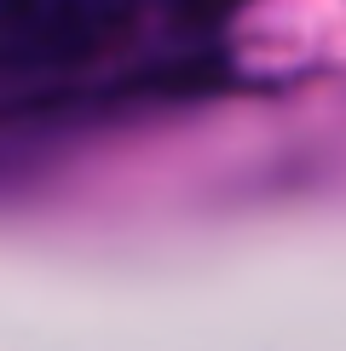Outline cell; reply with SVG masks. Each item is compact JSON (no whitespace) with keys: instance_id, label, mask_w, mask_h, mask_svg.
Masks as SVG:
<instances>
[{"instance_id":"obj_1","label":"cell","mask_w":346,"mask_h":351,"mask_svg":"<svg viewBox=\"0 0 346 351\" xmlns=\"http://www.w3.org/2000/svg\"><path fill=\"white\" fill-rule=\"evenodd\" d=\"M144 0H0V69H52L104 52Z\"/></svg>"},{"instance_id":"obj_2","label":"cell","mask_w":346,"mask_h":351,"mask_svg":"<svg viewBox=\"0 0 346 351\" xmlns=\"http://www.w3.org/2000/svg\"><path fill=\"white\" fill-rule=\"evenodd\" d=\"M231 6H237V0H162V12H168V18H179V23H214Z\"/></svg>"}]
</instances>
